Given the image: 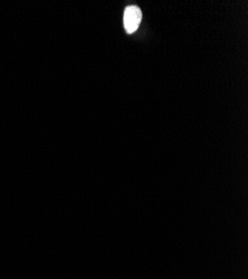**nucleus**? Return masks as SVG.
Here are the masks:
<instances>
[{"instance_id": "f257e3e1", "label": "nucleus", "mask_w": 248, "mask_h": 279, "mask_svg": "<svg viewBox=\"0 0 248 279\" xmlns=\"http://www.w3.org/2000/svg\"><path fill=\"white\" fill-rule=\"evenodd\" d=\"M141 10L137 6H134V5H131V6H128L125 9L124 26L128 34L134 33V31L137 30L141 22Z\"/></svg>"}]
</instances>
